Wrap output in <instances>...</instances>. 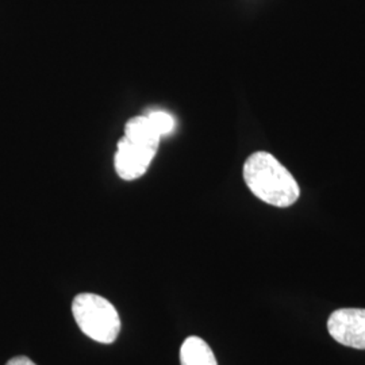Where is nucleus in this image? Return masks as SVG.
<instances>
[{"label":"nucleus","instance_id":"1","mask_svg":"<svg viewBox=\"0 0 365 365\" xmlns=\"http://www.w3.org/2000/svg\"><path fill=\"white\" fill-rule=\"evenodd\" d=\"M244 180L252 194L274 207H289L300 195V188L289 170L271 153L257 152L244 165Z\"/></svg>","mask_w":365,"mask_h":365},{"label":"nucleus","instance_id":"2","mask_svg":"<svg viewBox=\"0 0 365 365\" xmlns=\"http://www.w3.org/2000/svg\"><path fill=\"white\" fill-rule=\"evenodd\" d=\"M72 313L80 330L101 344H113L120 331L117 309L95 294H80L72 303Z\"/></svg>","mask_w":365,"mask_h":365},{"label":"nucleus","instance_id":"3","mask_svg":"<svg viewBox=\"0 0 365 365\" xmlns=\"http://www.w3.org/2000/svg\"><path fill=\"white\" fill-rule=\"evenodd\" d=\"M329 334L341 345L365 349V309H339L327 319Z\"/></svg>","mask_w":365,"mask_h":365},{"label":"nucleus","instance_id":"4","mask_svg":"<svg viewBox=\"0 0 365 365\" xmlns=\"http://www.w3.org/2000/svg\"><path fill=\"white\" fill-rule=\"evenodd\" d=\"M158 148L131 141L122 137L118 143L115 155V170L123 180H135L141 178L156 156Z\"/></svg>","mask_w":365,"mask_h":365},{"label":"nucleus","instance_id":"5","mask_svg":"<svg viewBox=\"0 0 365 365\" xmlns=\"http://www.w3.org/2000/svg\"><path fill=\"white\" fill-rule=\"evenodd\" d=\"M182 365H218L209 344L200 337H188L180 348Z\"/></svg>","mask_w":365,"mask_h":365},{"label":"nucleus","instance_id":"6","mask_svg":"<svg viewBox=\"0 0 365 365\" xmlns=\"http://www.w3.org/2000/svg\"><path fill=\"white\" fill-rule=\"evenodd\" d=\"M125 137L131 141L158 148L161 135L146 115L131 118L125 125Z\"/></svg>","mask_w":365,"mask_h":365},{"label":"nucleus","instance_id":"7","mask_svg":"<svg viewBox=\"0 0 365 365\" xmlns=\"http://www.w3.org/2000/svg\"><path fill=\"white\" fill-rule=\"evenodd\" d=\"M146 117L149 118V120L161 137L170 134L175 129V119L165 111H152L146 114Z\"/></svg>","mask_w":365,"mask_h":365},{"label":"nucleus","instance_id":"8","mask_svg":"<svg viewBox=\"0 0 365 365\" xmlns=\"http://www.w3.org/2000/svg\"><path fill=\"white\" fill-rule=\"evenodd\" d=\"M6 365H37L34 364L29 357L26 356H18V357H14L9 363Z\"/></svg>","mask_w":365,"mask_h":365}]
</instances>
